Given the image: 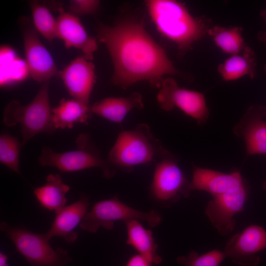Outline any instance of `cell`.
<instances>
[{"label":"cell","instance_id":"cell-16","mask_svg":"<svg viewBox=\"0 0 266 266\" xmlns=\"http://www.w3.org/2000/svg\"><path fill=\"white\" fill-rule=\"evenodd\" d=\"M244 187L239 171L225 173L195 166L190 190L207 192L213 197L236 191Z\"/></svg>","mask_w":266,"mask_h":266},{"label":"cell","instance_id":"cell-31","mask_svg":"<svg viewBox=\"0 0 266 266\" xmlns=\"http://www.w3.org/2000/svg\"><path fill=\"white\" fill-rule=\"evenodd\" d=\"M264 71H265V72L266 73V63L264 66Z\"/></svg>","mask_w":266,"mask_h":266},{"label":"cell","instance_id":"cell-9","mask_svg":"<svg viewBox=\"0 0 266 266\" xmlns=\"http://www.w3.org/2000/svg\"><path fill=\"white\" fill-rule=\"evenodd\" d=\"M160 88L157 100L162 109L168 111L176 106L199 125L206 122L209 112L202 93L180 88L170 77L165 78Z\"/></svg>","mask_w":266,"mask_h":266},{"label":"cell","instance_id":"cell-18","mask_svg":"<svg viewBox=\"0 0 266 266\" xmlns=\"http://www.w3.org/2000/svg\"><path fill=\"white\" fill-rule=\"evenodd\" d=\"M144 104L141 95L135 92L125 97H108L95 102L90 106L92 113L111 122L122 123L133 109H142Z\"/></svg>","mask_w":266,"mask_h":266},{"label":"cell","instance_id":"cell-27","mask_svg":"<svg viewBox=\"0 0 266 266\" xmlns=\"http://www.w3.org/2000/svg\"><path fill=\"white\" fill-rule=\"evenodd\" d=\"M100 1L97 0H71L69 1L70 13L75 15L94 14L100 6Z\"/></svg>","mask_w":266,"mask_h":266},{"label":"cell","instance_id":"cell-3","mask_svg":"<svg viewBox=\"0 0 266 266\" xmlns=\"http://www.w3.org/2000/svg\"><path fill=\"white\" fill-rule=\"evenodd\" d=\"M168 152L151 133L149 126L139 124L119 134L106 161L115 170L118 168L129 172L137 166L156 164Z\"/></svg>","mask_w":266,"mask_h":266},{"label":"cell","instance_id":"cell-4","mask_svg":"<svg viewBox=\"0 0 266 266\" xmlns=\"http://www.w3.org/2000/svg\"><path fill=\"white\" fill-rule=\"evenodd\" d=\"M49 86V81L41 84L36 96L27 105H22L13 100L4 108L2 122L7 127L20 125L22 145L39 133H51L55 130L52 120Z\"/></svg>","mask_w":266,"mask_h":266},{"label":"cell","instance_id":"cell-21","mask_svg":"<svg viewBox=\"0 0 266 266\" xmlns=\"http://www.w3.org/2000/svg\"><path fill=\"white\" fill-rule=\"evenodd\" d=\"M124 223L127 233V244L153 264L161 263L162 259L157 253L158 245L152 232L144 228L138 220H131Z\"/></svg>","mask_w":266,"mask_h":266},{"label":"cell","instance_id":"cell-20","mask_svg":"<svg viewBox=\"0 0 266 266\" xmlns=\"http://www.w3.org/2000/svg\"><path fill=\"white\" fill-rule=\"evenodd\" d=\"M69 189L60 174H50L47 176L45 184L34 189L33 194L42 207L57 214L65 207L66 194Z\"/></svg>","mask_w":266,"mask_h":266},{"label":"cell","instance_id":"cell-14","mask_svg":"<svg viewBox=\"0 0 266 266\" xmlns=\"http://www.w3.org/2000/svg\"><path fill=\"white\" fill-rule=\"evenodd\" d=\"M23 36L26 64L31 76L39 83L49 81L57 73L52 57L32 28H25Z\"/></svg>","mask_w":266,"mask_h":266},{"label":"cell","instance_id":"cell-32","mask_svg":"<svg viewBox=\"0 0 266 266\" xmlns=\"http://www.w3.org/2000/svg\"><path fill=\"white\" fill-rule=\"evenodd\" d=\"M264 188L266 190V183H265L264 185Z\"/></svg>","mask_w":266,"mask_h":266},{"label":"cell","instance_id":"cell-7","mask_svg":"<svg viewBox=\"0 0 266 266\" xmlns=\"http://www.w3.org/2000/svg\"><path fill=\"white\" fill-rule=\"evenodd\" d=\"M131 220H144L154 228L160 224L162 218L155 210L139 211L123 203L115 197L96 203L86 213L79 226L88 232L96 233L100 227L112 229L116 221L125 222Z\"/></svg>","mask_w":266,"mask_h":266},{"label":"cell","instance_id":"cell-23","mask_svg":"<svg viewBox=\"0 0 266 266\" xmlns=\"http://www.w3.org/2000/svg\"><path fill=\"white\" fill-rule=\"evenodd\" d=\"M243 28L212 26L207 32L215 45L223 52L231 55L240 53L246 46L242 37Z\"/></svg>","mask_w":266,"mask_h":266},{"label":"cell","instance_id":"cell-5","mask_svg":"<svg viewBox=\"0 0 266 266\" xmlns=\"http://www.w3.org/2000/svg\"><path fill=\"white\" fill-rule=\"evenodd\" d=\"M77 149L65 152H55L44 146L38 162L44 166H54L62 172H74L92 167L102 169L105 178L112 177L116 173L106 160L102 158L88 134H80L76 140Z\"/></svg>","mask_w":266,"mask_h":266},{"label":"cell","instance_id":"cell-15","mask_svg":"<svg viewBox=\"0 0 266 266\" xmlns=\"http://www.w3.org/2000/svg\"><path fill=\"white\" fill-rule=\"evenodd\" d=\"M266 107L251 105L233 128L234 133L245 141L247 156L266 154Z\"/></svg>","mask_w":266,"mask_h":266},{"label":"cell","instance_id":"cell-29","mask_svg":"<svg viewBox=\"0 0 266 266\" xmlns=\"http://www.w3.org/2000/svg\"><path fill=\"white\" fill-rule=\"evenodd\" d=\"M260 15L266 24V28L265 30L260 31L258 33L257 38L260 42H262L266 46V8L261 11Z\"/></svg>","mask_w":266,"mask_h":266},{"label":"cell","instance_id":"cell-17","mask_svg":"<svg viewBox=\"0 0 266 266\" xmlns=\"http://www.w3.org/2000/svg\"><path fill=\"white\" fill-rule=\"evenodd\" d=\"M89 203L88 197L83 194L78 200L56 214L50 229L44 233L47 239L50 241L53 237L60 236L68 244H73L78 237L74 230L87 212Z\"/></svg>","mask_w":266,"mask_h":266},{"label":"cell","instance_id":"cell-1","mask_svg":"<svg viewBox=\"0 0 266 266\" xmlns=\"http://www.w3.org/2000/svg\"><path fill=\"white\" fill-rule=\"evenodd\" d=\"M97 31V38L105 45L112 61V81L122 88L140 81L159 88L165 76L180 74L142 23L128 20L109 26L100 23Z\"/></svg>","mask_w":266,"mask_h":266},{"label":"cell","instance_id":"cell-19","mask_svg":"<svg viewBox=\"0 0 266 266\" xmlns=\"http://www.w3.org/2000/svg\"><path fill=\"white\" fill-rule=\"evenodd\" d=\"M257 57L254 51L246 46L242 51L231 55L217 67L225 81L237 80L245 76L253 79L256 76Z\"/></svg>","mask_w":266,"mask_h":266},{"label":"cell","instance_id":"cell-26","mask_svg":"<svg viewBox=\"0 0 266 266\" xmlns=\"http://www.w3.org/2000/svg\"><path fill=\"white\" fill-rule=\"evenodd\" d=\"M226 258L224 252L218 249L201 255L192 250L187 256L178 257L176 262L185 266H219Z\"/></svg>","mask_w":266,"mask_h":266},{"label":"cell","instance_id":"cell-2","mask_svg":"<svg viewBox=\"0 0 266 266\" xmlns=\"http://www.w3.org/2000/svg\"><path fill=\"white\" fill-rule=\"evenodd\" d=\"M145 4L158 31L176 45L180 54L191 49L211 27L204 18L193 16L184 4L177 0H149Z\"/></svg>","mask_w":266,"mask_h":266},{"label":"cell","instance_id":"cell-24","mask_svg":"<svg viewBox=\"0 0 266 266\" xmlns=\"http://www.w3.org/2000/svg\"><path fill=\"white\" fill-rule=\"evenodd\" d=\"M36 29L49 42L56 37L57 20L46 6L37 1L29 2Z\"/></svg>","mask_w":266,"mask_h":266},{"label":"cell","instance_id":"cell-6","mask_svg":"<svg viewBox=\"0 0 266 266\" xmlns=\"http://www.w3.org/2000/svg\"><path fill=\"white\" fill-rule=\"evenodd\" d=\"M1 231L13 243L31 266H66L72 261L67 251L54 250L45 234L33 233L23 227L0 224Z\"/></svg>","mask_w":266,"mask_h":266},{"label":"cell","instance_id":"cell-12","mask_svg":"<svg viewBox=\"0 0 266 266\" xmlns=\"http://www.w3.org/2000/svg\"><path fill=\"white\" fill-rule=\"evenodd\" d=\"M95 66L83 56L72 61L59 74L73 99L89 105L91 94L96 81Z\"/></svg>","mask_w":266,"mask_h":266},{"label":"cell","instance_id":"cell-13","mask_svg":"<svg viewBox=\"0 0 266 266\" xmlns=\"http://www.w3.org/2000/svg\"><path fill=\"white\" fill-rule=\"evenodd\" d=\"M58 10L56 37L64 41L66 49H78L87 60L91 61L98 48L96 38L88 34L78 16L66 12L62 6L58 7Z\"/></svg>","mask_w":266,"mask_h":266},{"label":"cell","instance_id":"cell-30","mask_svg":"<svg viewBox=\"0 0 266 266\" xmlns=\"http://www.w3.org/2000/svg\"><path fill=\"white\" fill-rule=\"evenodd\" d=\"M7 256L5 254L0 253V266H8L7 264Z\"/></svg>","mask_w":266,"mask_h":266},{"label":"cell","instance_id":"cell-11","mask_svg":"<svg viewBox=\"0 0 266 266\" xmlns=\"http://www.w3.org/2000/svg\"><path fill=\"white\" fill-rule=\"evenodd\" d=\"M247 199L245 187L236 191L213 197L204 210L212 225L221 235H226L234 229V216L243 211Z\"/></svg>","mask_w":266,"mask_h":266},{"label":"cell","instance_id":"cell-22","mask_svg":"<svg viewBox=\"0 0 266 266\" xmlns=\"http://www.w3.org/2000/svg\"><path fill=\"white\" fill-rule=\"evenodd\" d=\"M92 113L89 105L74 99H62L52 109V120L55 130L71 129L76 123H87Z\"/></svg>","mask_w":266,"mask_h":266},{"label":"cell","instance_id":"cell-10","mask_svg":"<svg viewBox=\"0 0 266 266\" xmlns=\"http://www.w3.org/2000/svg\"><path fill=\"white\" fill-rule=\"evenodd\" d=\"M266 248V231L258 225H250L230 238L224 253L232 262L240 266H257V253Z\"/></svg>","mask_w":266,"mask_h":266},{"label":"cell","instance_id":"cell-8","mask_svg":"<svg viewBox=\"0 0 266 266\" xmlns=\"http://www.w3.org/2000/svg\"><path fill=\"white\" fill-rule=\"evenodd\" d=\"M190 183L176 158L168 152L156 164L149 187L150 195L155 200L168 206L181 197L189 196Z\"/></svg>","mask_w":266,"mask_h":266},{"label":"cell","instance_id":"cell-25","mask_svg":"<svg viewBox=\"0 0 266 266\" xmlns=\"http://www.w3.org/2000/svg\"><path fill=\"white\" fill-rule=\"evenodd\" d=\"M21 145L17 137L8 133L0 135V163L20 175L19 155Z\"/></svg>","mask_w":266,"mask_h":266},{"label":"cell","instance_id":"cell-28","mask_svg":"<svg viewBox=\"0 0 266 266\" xmlns=\"http://www.w3.org/2000/svg\"><path fill=\"white\" fill-rule=\"evenodd\" d=\"M153 264L143 256L137 254L128 260L125 266H153Z\"/></svg>","mask_w":266,"mask_h":266}]
</instances>
